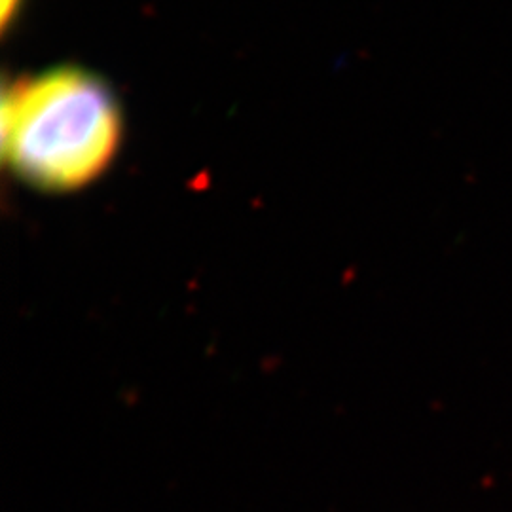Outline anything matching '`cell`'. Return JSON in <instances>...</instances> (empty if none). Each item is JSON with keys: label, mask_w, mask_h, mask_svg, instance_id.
<instances>
[{"label": "cell", "mask_w": 512, "mask_h": 512, "mask_svg": "<svg viewBox=\"0 0 512 512\" xmlns=\"http://www.w3.org/2000/svg\"><path fill=\"white\" fill-rule=\"evenodd\" d=\"M122 139L118 95L86 67L57 65L4 86L2 156L37 190L90 186L116 160Z\"/></svg>", "instance_id": "obj_1"}, {"label": "cell", "mask_w": 512, "mask_h": 512, "mask_svg": "<svg viewBox=\"0 0 512 512\" xmlns=\"http://www.w3.org/2000/svg\"><path fill=\"white\" fill-rule=\"evenodd\" d=\"M23 4H25V0H0V8H2L0 23H2V33L4 35L18 21L19 14L23 10Z\"/></svg>", "instance_id": "obj_2"}]
</instances>
